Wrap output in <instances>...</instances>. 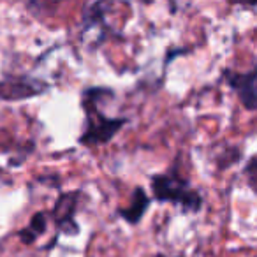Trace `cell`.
<instances>
[{
	"label": "cell",
	"instance_id": "6",
	"mask_svg": "<svg viewBox=\"0 0 257 257\" xmlns=\"http://www.w3.org/2000/svg\"><path fill=\"white\" fill-rule=\"evenodd\" d=\"M74 206H76V196L71 194V196H64L60 197V201L55 206V217H57L58 224H71L74 225L72 222V215H74Z\"/></svg>",
	"mask_w": 257,
	"mask_h": 257
},
{
	"label": "cell",
	"instance_id": "7",
	"mask_svg": "<svg viewBox=\"0 0 257 257\" xmlns=\"http://www.w3.org/2000/svg\"><path fill=\"white\" fill-rule=\"evenodd\" d=\"M44 231H46V215L37 213V215H34L29 227H27L25 231L20 232V236H22L25 243H30V241H34L39 234H43Z\"/></svg>",
	"mask_w": 257,
	"mask_h": 257
},
{
	"label": "cell",
	"instance_id": "3",
	"mask_svg": "<svg viewBox=\"0 0 257 257\" xmlns=\"http://www.w3.org/2000/svg\"><path fill=\"white\" fill-rule=\"evenodd\" d=\"M224 78L227 79L229 86L238 93L239 102L248 111L257 109V67L248 72L225 71Z\"/></svg>",
	"mask_w": 257,
	"mask_h": 257
},
{
	"label": "cell",
	"instance_id": "1",
	"mask_svg": "<svg viewBox=\"0 0 257 257\" xmlns=\"http://www.w3.org/2000/svg\"><path fill=\"white\" fill-rule=\"evenodd\" d=\"M99 88H88L83 93V106L86 109V131L79 141L85 147H95V145L107 143L114 134L125 123V118H107L97 109V99H99Z\"/></svg>",
	"mask_w": 257,
	"mask_h": 257
},
{
	"label": "cell",
	"instance_id": "2",
	"mask_svg": "<svg viewBox=\"0 0 257 257\" xmlns=\"http://www.w3.org/2000/svg\"><path fill=\"white\" fill-rule=\"evenodd\" d=\"M152 190H154L155 199L180 204V206H183L185 210L190 211H197L201 208V203H203L199 194L176 171H171L168 175L154 176Z\"/></svg>",
	"mask_w": 257,
	"mask_h": 257
},
{
	"label": "cell",
	"instance_id": "8",
	"mask_svg": "<svg viewBox=\"0 0 257 257\" xmlns=\"http://www.w3.org/2000/svg\"><path fill=\"white\" fill-rule=\"evenodd\" d=\"M246 175H248L250 183H257V159H252L246 166Z\"/></svg>",
	"mask_w": 257,
	"mask_h": 257
},
{
	"label": "cell",
	"instance_id": "4",
	"mask_svg": "<svg viewBox=\"0 0 257 257\" xmlns=\"http://www.w3.org/2000/svg\"><path fill=\"white\" fill-rule=\"evenodd\" d=\"M148 204H150V197L145 194V190L141 187H136L133 194V203L128 208H121L120 217L123 220H127L128 224H138L143 218L145 211H147Z\"/></svg>",
	"mask_w": 257,
	"mask_h": 257
},
{
	"label": "cell",
	"instance_id": "5",
	"mask_svg": "<svg viewBox=\"0 0 257 257\" xmlns=\"http://www.w3.org/2000/svg\"><path fill=\"white\" fill-rule=\"evenodd\" d=\"M39 83H16L13 85H0V93L8 99H23V97H30L36 95V93H41L44 90V86H37Z\"/></svg>",
	"mask_w": 257,
	"mask_h": 257
}]
</instances>
